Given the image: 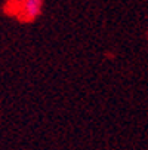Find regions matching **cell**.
Segmentation results:
<instances>
[{"instance_id": "6da1fadb", "label": "cell", "mask_w": 148, "mask_h": 150, "mask_svg": "<svg viewBox=\"0 0 148 150\" xmlns=\"http://www.w3.org/2000/svg\"><path fill=\"white\" fill-rule=\"evenodd\" d=\"M41 8H43V0H24L16 18L22 23H31L40 15Z\"/></svg>"}, {"instance_id": "7a4b0ae2", "label": "cell", "mask_w": 148, "mask_h": 150, "mask_svg": "<svg viewBox=\"0 0 148 150\" xmlns=\"http://www.w3.org/2000/svg\"><path fill=\"white\" fill-rule=\"evenodd\" d=\"M24 0H6V5H5V12L11 16H18L21 5H22Z\"/></svg>"}]
</instances>
